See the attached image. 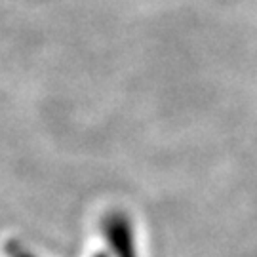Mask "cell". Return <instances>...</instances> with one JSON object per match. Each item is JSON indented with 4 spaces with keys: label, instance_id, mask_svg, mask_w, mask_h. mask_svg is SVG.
Wrapping results in <instances>:
<instances>
[{
    "label": "cell",
    "instance_id": "3957f363",
    "mask_svg": "<svg viewBox=\"0 0 257 257\" xmlns=\"http://www.w3.org/2000/svg\"><path fill=\"white\" fill-rule=\"evenodd\" d=\"M95 257H107V255H95Z\"/></svg>",
    "mask_w": 257,
    "mask_h": 257
},
{
    "label": "cell",
    "instance_id": "7a4b0ae2",
    "mask_svg": "<svg viewBox=\"0 0 257 257\" xmlns=\"http://www.w3.org/2000/svg\"><path fill=\"white\" fill-rule=\"evenodd\" d=\"M6 251H8L10 257H37L33 255L31 251H27L23 246H19L18 242H10L8 246H6Z\"/></svg>",
    "mask_w": 257,
    "mask_h": 257
},
{
    "label": "cell",
    "instance_id": "6da1fadb",
    "mask_svg": "<svg viewBox=\"0 0 257 257\" xmlns=\"http://www.w3.org/2000/svg\"><path fill=\"white\" fill-rule=\"evenodd\" d=\"M103 234L116 257H138L134 229L126 215L112 211L103 219Z\"/></svg>",
    "mask_w": 257,
    "mask_h": 257
}]
</instances>
